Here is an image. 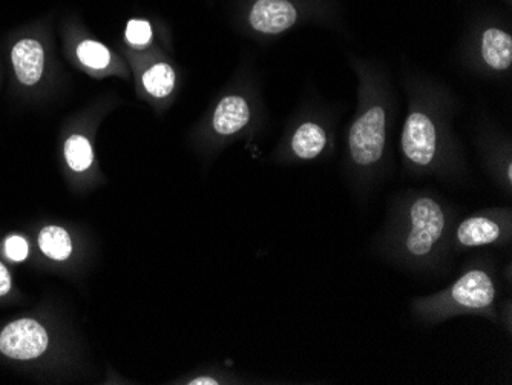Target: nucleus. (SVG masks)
<instances>
[{
  "label": "nucleus",
  "instance_id": "nucleus-20",
  "mask_svg": "<svg viewBox=\"0 0 512 385\" xmlns=\"http://www.w3.org/2000/svg\"><path fill=\"white\" fill-rule=\"evenodd\" d=\"M508 178H509V181L512 180V166L509 165V168H508Z\"/></svg>",
  "mask_w": 512,
  "mask_h": 385
},
{
  "label": "nucleus",
  "instance_id": "nucleus-16",
  "mask_svg": "<svg viewBox=\"0 0 512 385\" xmlns=\"http://www.w3.org/2000/svg\"><path fill=\"white\" fill-rule=\"evenodd\" d=\"M126 42L134 48H146L154 39V31L148 20L131 19L125 28Z\"/></svg>",
  "mask_w": 512,
  "mask_h": 385
},
{
  "label": "nucleus",
  "instance_id": "nucleus-8",
  "mask_svg": "<svg viewBox=\"0 0 512 385\" xmlns=\"http://www.w3.org/2000/svg\"><path fill=\"white\" fill-rule=\"evenodd\" d=\"M250 120L249 103L241 96H227L214 112L215 131L220 135H234L246 128Z\"/></svg>",
  "mask_w": 512,
  "mask_h": 385
},
{
  "label": "nucleus",
  "instance_id": "nucleus-2",
  "mask_svg": "<svg viewBox=\"0 0 512 385\" xmlns=\"http://www.w3.org/2000/svg\"><path fill=\"white\" fill-rule=\"evenodd\" d=\"M410 223L405 249L413 258L428 257L444 235L447 224L444 209L434 198H416L410 208Z\"/></svg>",
  "mask_w": 512,
  "mask_h": 385
},
{
  "label": "nucleus",
  "instance_id": "nucleus-7",
  "mask_svg": "<svg viewBox=\"0 0 512 385\" xmlns=\"http://www.w3.org/2000/svg\"><path fill=\"white\" fill-rule=\"evenodd\" d=\"M11 63L17 80L23 86H34L45 71V48L42 42L31 37L20 39L11 50Z\"/></svg>",
  "mask_w": 512,
  "mask_h": 385
},
{
  "label": "nucleus",
  "instance_id": "nucleus-10",
  "mask_svg": "<svg viewBox=\"0 0 512 385\" xmlns=\"http://www.w3.org/2000/svg\"><path fill=\"white\" fill-rule=\"evenodd\" d=\"M482 57L493 70H508L512 63L511 36L497 28L486 30L482 37Z\"/></svg>",
  "mask_w": 512,
  "mask_h": 385
},
{
  "label": "nucleus",
  "instance_id": "nucleus-19",
  "mask_svg": "<svg viewBox=\"0 0 512 385\" xmlns=\"http://www.w3.org/2000/svg\"><path fill=\"white\" fill-rule=\"evenodd\" d=\"M191 385H217V379L209 378V376H200V378L192 379Z\"/></svg>",
  "mask_w": 512,
  "mask_h": 385
},
{
  "label": "nucleus",
  "instance_id": "nucleus-12",
  "mask_svg": "<svg viewBox=\"0 0 512 385\" xmlns=\"http://www.w3.org/2000/svg\"><path fill=\"white\" fill-rule=\"evenodd\" d=\"M142 83L149 96L154 99H166L175 88L174 68L169 63H154L143 73Z\"/></svg>",
  "mask_w": 512,
  "mask_h": 385
},
{
  "label": "nucleus",
  "instance_id": "nucleus-11",
  "mask_svg": "<svg viewBox=\"0 0 512 385\" xmlns=\"http://www.w3.org/2000/svg\"><path fill=\"white\" fill-rule=\"evenodd\" d=\"M327 145V134L316 123H304L293 135L292 149L301 160H313Z\"/></svg>",
  "mask_w": 512,
  "mask_h": 385
},
{
  "label": "nucleus",
  "instance_id": "nucleus-17",
  "mask_svg": "<svg viewBox=\"0 0 512 385\" xmlns=\"http://www.w3.org/2000/svg\"><path fill=\"white\" fill-rule=\"evenodd\" d=\"M28 252H30V247L25 238L11 235L5 240V254L11 261L27 260Z\"/></svg>",
  "mask_w": 512,
  "mask_h": 385
},
{
  "label": "nucleus",
  "instance_id": "nucleus-4",
  "mask_svg": "<svg viewBox=\"0 0 512 385\" xmlns=\"http://www.w3.org/2000/svg\"><path fill=\"white\" fill-rule=\"evenodd\" d=\"M48 344L50 339L45 327L28 318L13 321L0 333V352L19 361L39 358L48 349Z\"/></svg>",
  "mask_w": 512,
  "mask_h": 385
},
{
  "label": "nucleus",
  "instance_id": "nucleus-18",
  "mask_svg": "<svg viewBox=\"0 0 512 385\" xmlns=\"http://www.w3.org/2000/svg\"><path fill=\"white\" fill-rule=\"evenodd\" d=\"M11 290V277L7 267L0 263V297H4Z\"/></svg>",
  "mask_w": 512,
  "mask_h": 385
},
{
  "label": "nucleus",
  "instance_id": "nucleus-14",
  "mask_svg": "<svg viewBox=\"0 0 512 385\" xmlns=\"http://www.w3.org/2000/svg\"><path fill=\"white\" fill-rule=\"evenodd\" d=\"M63 155L74 172H86L94 163V149L85 135H69L63 145Z\"/></svg>",
  "mask_w": 512,
  "mask_h": 385
},
{
  "label": "nucleus",
  "instance_id": "nucleus-3",
  "mask_svg": "<svg viewBox=\"0 0 512 385\" xmlns=\"http://www.w3.org/2000/svg\"><path fill=\"white\" fill-rule=\"evenodd\" d=\"M385 125L387 120L381 106L368 109L353 123L348 145L356 165L368 166L381 160L385 148Z\"/></svg>",
  "mask_w": 512,
  "mask_h": 385
},
{
  "label": "nucleus",
  "instance_id": "nucleus-9",
  "mask_svg": "<svg viewBox=\"0 0 512 385\" xmlns=\"http://www.w3.org/2000/svg\"><path fill=\"white\" fill-rule=\"evenodd\" d=\"M502 238V228L493 218L471 217L460 223L457 241L463 247H482Z\"/></svg>",
  "mask_w": 512,
  "mask_h": 385
},
{
  "label": "nucleus",
  "instance_id": "nucleus-5",
  "mask_svg": "<svg viewBox=\"0 0 512 385\" xmlns=\"http://www.w3.org/2000/svg\"><path fill=\"white\" fill-rule=\"evenodd\" d=\"M402 149L417 166H430L437 152L436 126L424 112H413L402 132Z\"/></svg>",
  "mask_w": 512,
  "mask_h": 385
},
{
  "label": "nucleus",
  "instance_id": "nucleus-13",
  "mask_svg": "<svg viewBox=\"0 0 512 385\" xmlns=\"http://www.w3.org/2000/svg\"><path fill=\"white\" fill-rule=\"evenodd\" d=\"M40 251L51 260L65 261L73 254V241L60 226H46L39 234Z\"/></svg>",
  "mask_w": 512,
  "mask_h": 385
},
{
  "label": "nucleus",
  "instance_id": "nucleus-1",
  "mask_svg": "<svg viewBox=\"0 0 512 385\" xmlns=\"http://www.w3.org/2000/svg\"><path fill=\"white\" fill-rule=\"evenodd\" d=\"M496 300V284L485 270L474 269L462 275L450 289L419 304L421 312L440 316L463 310H485Z\"/></svg>",
  "mask_w": 512,
  "mask_h": 385
},
{
  "label": "nucleus",
  "instance_id": "nucleus-15",
  "mask_svg": "<svg viewBox=\"0 0 512 385\" xmlns=\"http://www.w3.org/2000/svg\"><path fill=\"white\" fill-rule=\"evenodd\" d=\"M76 56L85 68L92 71L106 70L112 63V54L109 48L94 39H83L77 45Z\"/></svg>",
  "mask_w": 512,
  "mask_h": 385
},
{
  "label": "nucleus",
  "instance_id": "nucleus-6",
  "mask_svg": "<svg viewBox=\"0 0 512 385\" xmlns=\"http://www.w3.org/2000/svg\"><path fill=\"white\" fill-rule=\"evenodd\" d=\"M295 7L289 0H256L249 14V24L261 34H279L296 22Z\"/></svg>",
  "mask_w": 512,
  "mask_h": 385
}]
</instances>
